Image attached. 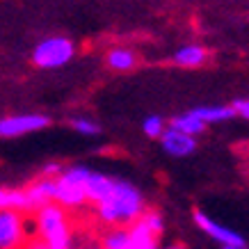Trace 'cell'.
Segmentation results:
<instances>
[{
    "mask_svg": "<svg viewBox=\"0 0 249 249\" xmlns=\"http://www.w3.org/2000/svg\"><path fill=\"white\" fill-rule=\"evenodd\" d=\"M144 213L142 195L130 183L114 181L112 192L96 204V215L101 222H106L112 229H128L140 215Z\"/></svg>",
    "mask_w": 249,
    "mask_h": 249,
    "instance_id": "6da1fadb",
    "label": "cell"
},
{
    "mask_svg": "<svg viewBox=\"0 0 249 249\" xmlns=\"http://www.w3.org/2000/svg\"><path fill=\"white\" fill-rule=\"evenodd\" d=\"M39 238L48 245V249H69L71 242V222L67 208L60 204H46L35 213Z\"/></svg>",
    "mask_w": 249,
    "mask_h": 249,
    "instance_id": "7a4b0ae2",
    "label": "cell"
},
{
    "mask_svg": "<svg viewBox=\"0 0 249 249\" xmlns=\"http://www.w3.org/2000/svg\"><path fill=\"white\" fill-rule=\"evenodd\" d=\"M87 176L89 169L85 167H69L60 176H55V204L62 208H78V206L87 204Z\"/></svg>",
    "mask_w": 249,
    "mask_h": 249,
    "instance_id": "3957f363",
    "label": "cell"
},
{
    "mask_svg": "<svg viewBox=\"0 0 249 249\" xmlns=\"http://www.w3.org/2000/svg\"><path fill=\"white\" fill-rule=\"evenodd\" d=\"M76 46L67 37H46L41 39L35 51H32V62L39 69H60L73 60Z\"/></svg>",
    "mask_w": 249,
    "mask_h": 249,
    "instance_id": "277c9868",
    "label": "cell"
},
{
    "mask_svg": "<svg viewBox=\"0 0 249 249\" xmlns=\"http://www.w3.org/2000/svg\"><path fill=\"white\" fill-rule=\"evenodd\" d=\"M25 238L23 213L2 208L0 211V249H21Z\"/></svg>",
    "mask_w": 249,
    "mask_h": 249,
    "instance_id": "5b68a950",
    "label": "cell"
},
{
    "mask_svg": "<svg viewBox=\"0 0 249 249\" xmlns=\"http://www.w3.org/2000/svg\"><path fill=\"white\" fill-rule=\"evenodd\" d=\"M51 124L48 117L44 114H12L0 119V137H18L28 135L35 130H41Z\"/></svg>",
    "mask_w": 249,
    "mask_h": 249,
    "instance_id": "8992f818",
    "label": "cell"
},
{
    "mask_svg": "<svg viewBox=\"0 0 249 249\" xmlns=\"http://www.w3.org/2000/svg\"><path fill=\"white\" fill-rule=\"evenodd\" d=\"M23 192H25L30 213H37L41 206L55 201V176H41L35 183H30Z\"/></svg>",
    "mask_w": 249,
    "mask_h": 249,
    "instance_id": "52a82bcc",
    "label": "cell"
},
{
    "mask_svg": "<svg viewBox=\"0 0 249 249\" xmlns=\"http://www.w3.org/2000/svg\"><path fill=\"white\" fill-rule=\"evenodd\" d=\"M195 222L204 229L208 235H213L215 240L222 242L224 247H245V240H242L235 231H231V229H227V227H222V224H217V222H213V219L206 217L201 211L195 213Z\"/></svg>",
    "mask_w": 249,
    "mask_h": 249,
    "instance_id": "ba28073f",
    "label": "cell"
},
{
    "mask_svg": "<svg viewBox=\"0 0 249 249\" xmlns=\"http://www.w3.org/2000/svg\"><path fill=\"white\" fill-rule=\"evenodd\" d=\"M160 140H162L165 151L172 153V156H176V158L192 153L195 151V146H196L195 137L185 135V133H181V130H176V128H165V133L160 135Z\"/></svg>",
    "mask_w": 249,
    "mask_h": 249,
    "instance_id": "9c48e42d",
    "label": "cell"
},
{
    "mask_svg": "<svg viewBox=\"0 0 249 249\" xmlns=\"http://www.w3.org/2000/svg\"><path fill=\"white\" fill-rule=\"evenodd\" d=\"M206 60H208V51L199 44L181 46V48L172 55L174 64H176V67H183V69H196V67H201Z\"/></svg>",
    "mask_w": 249,
    "mask_h": 249,
    "instance_id": "30bf717a",
    "label": "cell"
},
{
    "mask_svg": "<svg viewBox=\"0 0 249 249\" xmlns=\"http://www.w3.org/2000/svg\"><path fill=\"white\" fill-rule=\"evenodd\" d=\"M128 235H130V249H156L158 247L160 235L153 233L142 217H137L128 227Z\"/></svg>",
    "mask_w": 249,
    "mask_h": 249,
    "instance_id": "8fae6325",
    "label": "cell"
},
{
    "mask_svg": "<svg viewBox=\"0 0 249 249\" xmlns=\"http://www.w3.org/2000/svg\"><path fill=\"white\" fill-rule=\"evenodd\" d=\"M112 185H114L112 178H107V176H103V174L89 172V176H87V185H85L87 201H89V204H101V201L107 199V195L112 192Z\"/></svg>",
    "mask_w": 249,
    "mask_h": 249,
    "instance_id": "7c38bea8",
    "label": "cell"
},
{
    "mask_svg": "<svg viewBox=\"0 0 249 249\" xmlns=\"http://www.w3.org/2000/svg\"><path fill=\"white\" fill-rule=\"evenodd\" d=\"M190 112L195 114L196 119H201L204 124H217V121H227L231 117H235L231 106H204V107H195Z\"/></svg>",
    "mask_w": 249,
    "mask_h": 249,
    "instance_id": "4fadbf2b",
    "label": "cell"
},
{
    "mask_svg": "<svg viewBox=\"0 0 249 249\" xmlns=\"http://www.w3.org/2000/svg\"><path fill=\"white\" fill-rule=\"evenodd\" d=\"M107 67L114 69V71H130V69L137 64V57L130 48H112L106 57Z\"/></svg>",
    "mask_w": 249,
    "mask_h": 249,
    "instance_id": "5bb4252c",
    "label": "cell"
},
{
    "mask_svg": "<svg viewBox=\"0 0 249 249\" xmlns=\"http://www.w3.org/2000/svg\"><path fill=\"white\" fill-rule=\"evenodd\" d=\"M169 128H176L181 130V133H185V135H199V133H204L206 124L201 119H196L192 112H185V114H176L172 119V124H169Z\"/></svg>",
    "mask_w": 249,
    "mask_h": 249,
    "instance_id": "9a60e30c",
    "label": "cell"
},
{
    "mask_svg": "<svg viewBox=\"0 0 249 249\" xmlns=\"http://www.w3.org/2000/svg\"><path fill=\"white\" fill-rule=\"evenodd\" d=\"M103 249H130L128 229H107V233L101 240Z\"/></svg>",
    "mask_w": 249,
    "mask_h": 249,
    "instance_id": "2e32d148",
    "label": "cell"
},
{
    "mask_svg": "<svg viewBox=\"0 0 249 249\" xmlns=\"http://www.w3.org/2000/svg\"><path fill=\"white\" fill-rule=\"evenodd\" d=\"M142 128L149 137H160L162 133H165L167 126H165V119H162V117H158V114H149V117L144 119Z\"/></svg>",
    "mask_w": 249,
    "mask_h": 249,
    "instance_id": "e0dca14e",
    "label": "cell"
},
{
    "mask_svg": "<svg viewBox=\"0 0 249 249\" xmlns=\"http://www.w3.org/2000/svg\"><path fill=\"white\" fill-rule=\"evenodd\" d=\"M71 128L76 130V133H83V135H96L98 130V124L91 119H85V117H76V119H71Z\"/></svg>",
    "mask_w": 249,
    "mask_h": 249,
    "instance_id": "ac0fdd59",
    "label": "cell"
},
{
    "mask_svg": "<svg viewBox=\"0 0 249 249\" xmlns=\"http://www.w3.org/2000/svg\"><path fill=\"white\" fill-rule=\"evenodd\" d=\"M231 107H233V114L249 121V98H238V101H233Z\"/></svg>",
    "mask_w": 249,
    "mask_h": 249,
    "instance_id": "d6986e66",
    "label": "cell"
},
{
    "mask_svg": "<svg viewBox=\"0 0 249 249\" xmlns=\"http://www.w3.org/2000/svg\"><path fill=\"white\" fill-rule=\"evenodd\" d=\"M21 249H48V245H46L44 240H39V238H32V240H25V242H23Z\"/></svg>",
    "mask_w": 249,
    "mask_h": 249,
    "instance_id": "ffe728a7",
    "label": "cell"
},
{
    "mask_svg": "<svg viewBox=\"0 0 249 249\" xmlns=\"http://www.w3.org/2000/svg\"><path fill=\"white\" fill-rule=\"evenodd\" d=\"M7 192H9V190L0 188V211H2V208H7Z\"/></svg>",
    "mask_w": 249,
    "mask_h": 249,
    "instance_id": "44dd1931",
    "label": "cell"
},
{
    "mask_svg": "<svg viewBox=\"0 0 249 249\" xmlns=\"http://www.w3.org/2000/svg\"><path fill=\"white\" fill-rule=\"evenodd\" d=\"M167 249H185L183 245H174V247H167Z\"/></svg>",
    "mask_w": 249,
    "mask_h": 249,
    "instance_id": "7402d4cb",
    "label": "cell"
},
{
    "mask_svg": "<svg viewBox=\"0 0 249 249\" xmlns=\"http://www.w3.org/2000/svg\"><path fill=\"white\" fill-rule=\"evenodd\" d=\"M224 249H242V247H224Z\"/></svg>",
    "mask_w": 249,
    "mask_h": 249,
    "instance_id": "603a6c76",
    "label": "cell"
}]
</instances>
